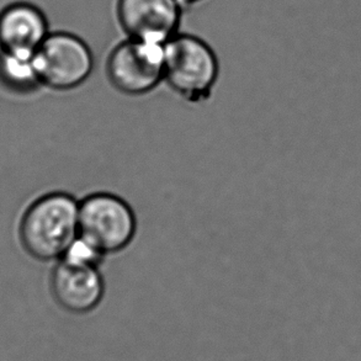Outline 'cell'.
Returning <instances> with one entry per match:
<instances>
[{"label": "cell", "instance_id": "7", "mask_svg": "<svg viewBox=\"0 0 361 361\" xmlns=\"http://www.w3.org/2000/svg\"><path fill=\"white\" fill-rule=\"evenodd\" d=\"M51 288L61 307L83 314L102 302L105 281L100 267L57 260L51 275Z\"/></svg>", "mask_w": 361, "mask_h": 361}, {"label": "cell", "instance_id": "8", "mask_svg": "<svg viewBox=\"0 0 361 361\" xmlns=\"http://www.w3.org/2000/svg\"><path fill=\"white\" fill-rule=\"evenodd\" d=\"M49 35V21L36 5L18 1L0 11V49L35 54Z\"/></svg>", "mask_w": 361, "mask_h": 361}, {"label": "cell", "instance_id": "1", "mask_svg": "<svg viewBox=\"0 0 361 361\" xmlns=\"http://www.w3.org/2000/svg\"><path fill=\"white\" fill-rule=\"evenodd\" d=\"M20 237L34 258L59 260L79 237V201L67 192H51L25 212Z\"/></svg>", "mask_w": 361, "mask_h": 361}, {"label": "cell", "instance_id": "4", "mask_svg": "<svg viewBox=\"0 0 361 361\" xmlns=\"http://www.w3.org/2000/svg\"><path fill=\"white\" fill-rule=\"evenodd\" d=\"M41 85L54 90H72L83 85L93 73L92 49L69 32H49L35 54Z\"/></svg>", "mask_w": 361, "mask_h": 361}, {"label": "cell", "instance_id": "3", "mask_svg": "<svg viewBox=\"0 0 361 361\" xmlns=\"http://www.w3.org/2000/svg\"><path fill=\"white\" fill-rule=\"evenodd\" d=\"M136 233V214L120 196L94 192L79 201V237L105 257L126 249Z\"/></svg>", "mask_w": 361, "mask_h": 361}, {"label": "cell", "instance_id": "2", "mask_svg": "<svg viewBox=\"0 0 361 361\" xmlns=\"http://www.w3.org/2000/svg\"><path fill=\"white\" fill-rule=\"evenodd\" d=\"M220 75L215 51L194 35L178 34L164 46V80L181 99L209 100Z\"/></svg>", "mask_w": 361, "mask_h": 361}, {"label": "cell", "instance_id": "10", "mask_svg": "<svg viewBox=\"0 0 361 361\" xmlns=\"http://www.w3.org/2000/svg\"><path fill=\"white\" fill-rule=\"evenodd\" d=\"M181 5H191L195 4V3H199L201 0H178Z\"/></svg>", "mask_w": 361, "mask_h": 361}, {"label": "cell", "instance_id": "5", "mask_svg": "<svg viewBox=\"0 0 361 361\" xmlns=\"http://www.w3.org/2000/svg\"><path fill=\"white\" fill-rule=\"evenodd\" d=\"M164 46L132 39L118 44L106 62L114 88L128 97L153 92L164 80Z\"/></svg>", "mask_w": 361, "mask_h": 361}, {"label": "cell", "instance_id": "9", "mask_svg": "<svg viewBox=\"0 0 361 361\" xmlns=\"http://www.w3.org/2000/svg\"><path fill=\"white\" fill-rule=\"evenodd\" d=\"M35 54L8 52L0 49V79L18 90L36 88L41 82L36 68Z\"/></svg>", "mask_w": 361, "mask_h": 361}, {"label": "cell", "instance_id": "6", "mask_svg": "<svg viewBox=\"0 0 361 361\" xmlns=\"http://www.w3.org/2000/svg\"><path fill=\"white\" fill-rule=\"evenodd\" d=\"M181 8L178 0H118L116 14L127 39L166 44L179 34Z\"/></svg>", "mask_w": 361, "mask_h": 361}]
</instances>
